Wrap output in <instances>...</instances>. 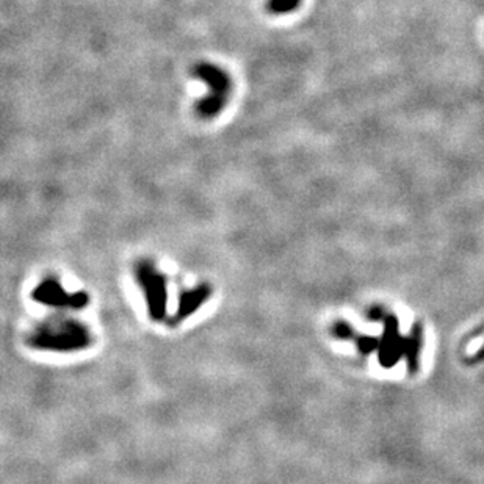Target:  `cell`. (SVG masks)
I'll list each match as a JSON object with an SVG mask.
<instances>
[{"label":"cell","mask_w":484,"mask_h":484,"mask_svg":"<svg viewBox=\"0 0 484 484\" xmlns=\"http://www.w3.org/2000/svg\"><path fill=\"white\" fill-rule=\"evenodd\" d=\"M194 77H198L207 83L209 94L202 101L196 104V113L204 119L215 118L228 102L231 93V79L223 70H219L215 65L199 63L193 67L192 72Z\"/></svg>","instance_id":"obj_1"},{"label":"cell","mask_w":484,"mask_h":484,"mask_svg":"<svg viewBox=\"0 0 484 484\" xmlns=\"http://www.w3.org/2000/svg\"><path fill=\"white\" fill-rule=\"evenodd\" d=\"M301 0H268V10L273 14L292 13L298 9Z\"/></svg>","instance_id":"obj_2"}]
</instances>
